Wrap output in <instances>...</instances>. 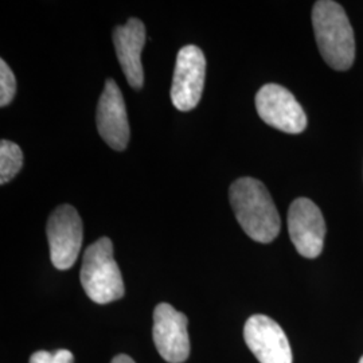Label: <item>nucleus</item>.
<instances>
[{
  "mask_svg": "<svg viewBox=\"0 0 363 363\" xmlns=\"http://www.w3.org/2000/svg\"><path fill=\"white\" fill-rule=\"evenodd\" d=\"M229 198L240 226L253 241L269 244L279 235L281 220L262 182L240 178L232 183Z\"/></svg>",
  "mask_w": 363,
  "mask_h": 363,
  "instance_id": "f257e3e1",
  "label": "nucleus"
},
{
  "mask_svg": "<svg viewBox=\"0 0 363 363\" xmlns=\"http://www.w3.org/2000/svg\"><path fill=\"white\" fill-rule=\"evenodd\" d=\"M312 26L325 64L340 72L349 70L355 60V39L343 7L333 0L316 1Z\"/></svg>",
  "mask_w": 363,
  "mask_h": 363,
  "instance_id": "f03ea898",
  "label": "nucleus"
},
{
  "mask_svg": "<svg viewBox=\"0 0 363 363\" xmlns=\"http://www.w3.org/2000/svg\"><path fill=\"white\" fill-rule=\"evenodd\" d=\"M79 281L88 298L97 304H108L124 296L123 276L113 257V244L108 237H101L86 247Z\"/></svg>",
  "mask_w": 363,
  "mask_h": 363,
  "instance_id": "7ed1b4c3",
  "label": "nucleus"
},
{
  "mask_svg": "<svg viewBox=\"0 0 363 363\" xmlns=\"http://www.w3.org/2000/svg\"><path fill=\"white\" fill-rule=\"evenodd\" d=\"M52 265L66 271L78 259L82 247V220L77 210L70 205H61L49 217L46 226Z\"/></svg>",
  "mask_w": 363,
  "mask_h": 363,
  "instance_id": "20e7f679",
  "label": "nucleus"
},
{
  "mask_svg": "<svg viewBox=\"0 0 363 363\" xmlns=\"http://www.w3.org/2000/svg\"><path fill=\"white\" fill-rule=\"evenodd\" d=\"M206 76V58L202 50L189 45L182 48L175 62L171 85V100L181 112L194 109L201 101Z\"/></svg>",
  "mask_w": 363,
  "mask_h": 363,
  "instance_id": "39448f33",
  "label": "nucleus"
},
{
  "mask_svg": "<svg viewBox=\"0 0 363 363\" xmlns=\"http://www.w3.org/2000/svg\"><path fill=\"white\" fill-rule=\"evenodd\" d=\"M256 109L265 124L281 132L296 135L307 127V115L303 106L281 85H264L256 94Z\"/></svg>",
  "mask_w": 363,
  "mask_h": 363,
  "instance_id": "423d86ee",
  "label": "nucleus"
},
{
  "mask_svg": "<svg viewBox=\"0 0 363 363\" xmlns=\"http://www.w3.org/2000/svg\"><path fill=\"white\" fill-rule=\"evenodd\" d=\"M288 232L298 255L316 259L325 247V217L311 199H295L288 211Z\"/></svg>",
  "mask_w": 363,
  "mask_h": 363,
  "instance_id": "0eeeda50",
  "label": "nucleus"
},
{
  "mask_svg": "<svg viewBox=\"0 0 363 363\" xmlns=\"http://www.w3.org/2000/svg\"><path fill=\"white\" fill-rule=\"evenodd\" d=\"M187 316L171 304L160 303L154 311V343L164 361L183 363L190 355Z\"/></svg>",
  "mask_w": 363,
  "mask_h": 363,
  "instance_id": "6e6552de",
  "label": "nucleus"
},
{
  "mask_svg": "<svg viewBox=\"0 0 363 363\" xmlns=\"http://www.w3.org/2000/svg\"><path fill=\"white\" fill-rule=\"evenodd\" d=\"M249 350L259 363H292V349L284 330L265 315L250 316L244 327Z\"/></svg>",
  "mask_w": 363,
  "mask_h": 363,
  "instance_id": "1a4fd4ad",
  "label": "nucleus"
},
{
  "mask_svg": "<svg viewBox=\"0 0 363 363\" xmlns=\"http://www.w3.org/2000/svg\"><path fill=\"white\" fill-rule=\"evenodd\" d=\"M97 130L101 139L115 151H124L130 142V124L125 101L113 79L105 82V88L96 112Z\"/></svg>",
  "mask_w": 363,
  "mask_h": 363,
  "instance_id": "9d476101",
  "label": "nucleus"
},
{
  "mask_svg": "<svg viewBox=\"0 0 363 363\" xmlns=\"http://www.w3.org/2000/svg\"><path fill=\"white\" fill-rule=\"evenodd\" d=\"M113 45L123 73L133 89L144 84L142 52L145 45V26L138 18H130L124 26L113 30Z\"/></svg>",
  "mask_w": 363,
  "mask_h": 363,
  "instance_id": "9b49d317",
  "label": "nucleus"
},
{
  "mask_svg": "<svg viewBox=\"0 0 363 363\" xmlns=\"http://www.w3.org/2000/svg\"><path fill=\"white\" fill-rule=\"evenodd\" d=\"M23 152L18 144L3 139L0 142V183L6 184L22 169Z\"/></svg>",
  "mask_w": 363,
  "mask_h": 363,
  "instance_id": "f8f14e48",
  "label": "nucleus"
},
{
  "mask_svg": "<svg viewBox=\"0 0 363 363\" xmlns=\"http://www.w3.org/2000/svg\"><path fill=\"white\" fill-rule=\"evenodd\" d=\"M16 79L13 70L6 64L4 60L0 61V106H7L15 97Z\"/></svg>",
  "mask_w": 363,
  "mask_h": 363,
  "instance_id": "ddd939ff",
  "label": "nucleus"
},
{
  "mask_svg": "<svg viewBox=\"0 0 363 363\" xmlns=\"http://www.w3.org/2000/svg\"><path fill=\"white\" fill-rule=\"evenodd\" d=\"M30 363H74V357L69 350H40L30 357Z\"/></svg>",
  "mask_w": 363,
  "mask_h": 363,
  "instance_id": "4468645a",
  "label": "nucleus"
},
{
  "mask_svg": "<svg viewBox=\"0 0 363 363\" xmlns=\"http://www.w3.org/2000/svg\"><path fill=\"white\" fill-rule=\"evenodd\" d=\"M111 363H136L128 355H125V354H120V355H117L113 359H112V362Z\"/></svg>",
  "mask_w": 363,
  "mask_h": 363,
  "instance_id": "2eb2a0df",
  "label": "nucleus"
},
{
  "mask_svg": "<svg viewBox=\"0 0 363 363\" xmlns=\"http://www.w3.org/2000/svg\"><path fill=\"white\" fill-rule=\"evenodd\" d=\"M358 363H363V357H362V358H361V359H359V362H358Z\"/></svg>",
  "mask_w": 363,
  "mask_h": 363,
  "instance_id": "dca6fc26",
  "label": "nucleus"
}]
</instances>
